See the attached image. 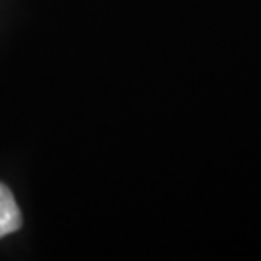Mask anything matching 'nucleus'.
Segmentation results:
<instances>
[{
  "mask_svg": "<svg viewBox=\"0 0 261 261\" xmlns=\"http://www.w3.org/2000/svg\"><path fill=\"white\" fill-rule=\"evenodd\" d=\"M21 211L8 186L0 182V238L8 236L21 228Z\"/></svg>",
  "mask_w": 261,
  "mask_h": 261,
  "instance_id": "nucleus-1",
  "label": "nucleus"
}]
</instances>
